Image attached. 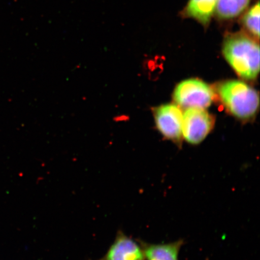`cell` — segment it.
<instances>
[{
    "label": "cell",
    "mask_w": 260,
    "mask_h": 260,
    "mask_svg": "<svg viewBox=\"0 0 260 260\" xmlns=\"http://www.w3.org/2000/svg\"><path fill=\"white\" fill-rule=\"evenodd\" d=\"M155 121L159 131L165 137L178 141L181 137L183 114L176 105H165L156 109Z\"/></svg>",
    "instance_id": "cell-5"
},
{
    "label": "cell",
    "mask_w": 260,
    "mask_h": 260,
    "mask_svg": "<svg viewBox=\"0 0 260 260\" xmlns=\"http://www.w3.org/2000/svg\"><path fill=\"white\" fill-rule=\"evenodd\" d=\"M219 0H189L183 12L184 17L196 20L204 27L209 25Z\"/></svg>",
    "instance_id": "cell-7"
},
{
    "label": "cell",
    "mask_w": 260,
    "mask_h": 260,
    "mask_svg": "<svg viewBox=\"0 0 260 260\" xmlns=\"http://www.w3.org/2000/svg\"><path fill=\"white\" fill-rule=\"evenodd\" d=\"M251 0H219L216 9L217 18L229 21L238 17L248 6Z\"/></svg>",
    "instance_id": "cell-9"
},
{
    "label": "cell",
    "mask_w": 260,
    "mask_h": 260,
    "mask_svg": "<svg viewBox=\"0 0 260 260\" xmlns=\"http://www.w3.org/2000/svg\"><path fill=\"white\" fill-rule=\"evenodd\" d=\"M242 24L244 29L254 40L259 38V1L253 5L243 15Z\"/></svg>",
    "instance_id": "cell-10"
},
{
    "label": "cell",
    "mask_w": 260,
    "mask_h": 260,
    "mask_svg": "<svg viewBox=\"0 0 260 260\" xmlns=\"http://www.w3.org/2000/svg\"><path fill=\"white\" fill-rule=\"evenodd\" d=\"M183 240L164 244H152L141 242L146 260H178L179 252Z\"/></svg>",
    "instance_id": "cell-8"
},
{
    "label": "cell",
    "mask_w": 260,
    "mask_h": 260,
    "mask_svg": "<svg viewBox=\"0 0 260 260\" xmlns=\"http://www.w3.org/2000/svg\"><path fill=\"white\" fill-rule=\"evenodd\" d=\"M214 125V119L204 109H187L183 115L182 134L189 144H199L203 142Z\"/></svg>",
    "instance_id": "cell-4"
},
{
    "label": "cell",
    "mask_w": 260,
    "mask_h": 260,
    "mask_svg": "<svg viewBox=\"0 0 260 260\" xmlns=\"http://www.w3.org/2000/svg\"><path fill=\"white\" fill-rule=\"evenodd\" d=\"M217 92L228 111L237 118L250 119L257 112L258 94L254 89L243 81H225L217 87Z\"/></svg>",
    "instance_id": "cell-2"
},
{
    "label": "cell",
    "mask_w": 260,
    "mask_h": 260,
    "mask_svg": "<svg viewBox=\"0 0 260 260\" xmlns=\"http://www.w3.org/2000/svg\"><path fill=\"white\" fill-rule=\"evenodd\" d=\"M222 53L240 77L249 80L257 77L259 71L258 41L244 32L227 35L223 42Z\"/></svg>",
    "instance_id": "cell-1"
},
{
    "label": "cell",
    "mask_w": 260,
    "mask_h": 260,
    "mask_svg": "<svg viewBox=\"0 0 260 260\" xmlns=\"http://www.w3.org/2000/svg\"><path fill=\"white\" fill-rule=\"evenodd\" d=\"M214 92L212 89L198 79L181 81L174 90V100L183 108L205 109L212 103Z\"/></svg>",
    "instance_id": "cell-3"
},
{
    "label": "cell",
    "mask_w": 260,
    "mask_h": 260,
    "mask_svg": "<svg viewBox=\"0 0 260 260\" xmlns=\"http://www.w3.org/2000/svg\"><path fill=\"white\" fill-rule=\"evenodd\" d=\"M101 260H145L141 246L122 232Z\"/></svg>",
    "instance_id": "cell-6"
}]
</instances>
